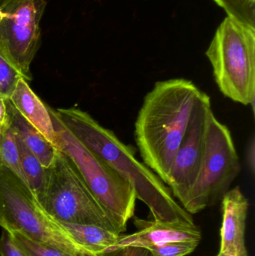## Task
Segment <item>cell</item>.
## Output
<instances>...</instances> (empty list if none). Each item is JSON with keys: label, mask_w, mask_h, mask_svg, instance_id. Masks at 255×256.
I'll return each instance as SVG.
<instances>
[{"label": "cell", "mask_w": 255, "mask_h": 256, "mask_svg": "<svg viewBox=\"0 0 255 256\" xmlns=\"http://www.w3.org/2000/svg\"><path fill=\"white\" fill-rule=\"evenodd\" d=\"M248 200L239 186L230 189L222 200L223 225L220 251L248 255L245 243Z\"/></svg>", "instance_id": "obj_11"}, {"label": "cell", "mask_w": 255, "mask_h": 256, "mask_svg": "<svg viewBox=\"0 0 255 256\" xmlns=\"http://www.w3.org/2000/svg\"><path fill=\"white\" fill-rule=\"evenodd\" d=\"M16 140L19 162L27 185L40 204L46 188V168L43 166L37 156L25 146L16 134Z\"/></svg>", "instance_id": "obj_15"}, {"label": "cell", "mask_w": 255, "mask_h": 256, "mask_svg": "<svg viewBox=\"0 0 255 256\" xmlns=\"http://www.w3.org/2000/svg\"><path fill=\"white\" fill-rule=\"evenodd\" d=\"M0 16H1V12H0Z\"/></svg>", "instance_id": "obj_26"}, {"label": "cell", "mask_w": 255, "mask_h": 256, "mask_svg": "<svg viewBox=\"0 0 255 256\" xmlns=\"http://www.w3.org/2000/svg\"><path fill=\"white\" fill-rule=\"evenodd\" d=\"M74 240L92 256H101L117 243L120 234L101 227L59 222Z\"/></svg>", "instance_id": "obj_14"}, {"label": "cell", "mask_w": 255, "mask_h": 256, "mask_svg": "<svg viewBox=\"0 0 255 256\" xmlns=\"http://www.w3.org/2000/svg\"><path fill=\"white\" fill-rule=\"evenodd\" d=\"M202 92L190 80L158 81L139 110L135 123L138 148L144 164L166 184Z\"/></svg>", "instance_id": "obj_2"}, {"label": "cell", "mask_w": 255, "mask_h": 256, "mask_svg": "<svg viewBox=\"0 0 255 256\" xmlns=\"http://www.w3.org/2000/svg\"><path fill=\"white\" fill-rule=\"evenodd\" d=\"M228 16L255 30V0H214Z\"/></svg>", "instance_id": "obj_17"}, {"label": "cell", "mask_w": 255, "mask_h": 256, "mask_svg": "<svg viewBox=\"0 0 255 256\" xmlns=\"http://www.w3.org/2000/svg\"><path fill=\"white\" fill-rule=\"evenodd\" d=\"M134 224L139 227V231L127 236L120 234L118 242L109 252L124 246L148 248L171 242H200L202 240V232L196 226H182L161 221L142 220L139 218H135Z\"/></svg>", "instance_id": "obj_10"}, {"label": "cell", "mask_w": 255, "mask_h": 256, "mask_svg": "<svg viewBox=\"0 0 255 256\" xmlns=\"http://www.w3.org/2000/svg\"><path fill=\"white\" fill-rule=\"evenodd\" d=\"M217 256H248V255H239V254H235V252L220 251Z\"/></svg>", "instance_id": "obj_25"}, {"label": "cell", "mask_w": 255, "mask_h": 256, "mask_svg": "<svg viewBox=\"0 0 255 256\" xmlns=\"http://www.w3.org/2000/svg\"><path fill=\"white\" fill-rule=\"evenodd\" d=\"M45 0H0V48L14 63L25 80L40 44V22Z\"/></svg>", "instance_id": "obj_8"}, {"label": "cell", "mask_w": 255, "mask_h": 256, "mask_svg": "<svg viewBox=\"0 0 255 256\" xmlns=\"http://www.w3.org/2000/svg\"><path fill=\"white\" fill-rule=\"evenodd\" d=\"M199 242H177L148 248L153 256H186L197 248Z\"/></svg>", "instance_id": "obj_20"}, {"label": "cell", "mask_w": 255, "mask_h": 256, "mask_svg": "<svg viewBox=\"0 0 255 256\" xmlns=\"http://www.w3.org/2000/svg\"><path fill=\"white\" fill-rule=\"evenodd\" d=\"M101 256H153V255L148 248L129 246L117 248Z\"/></svg>", "instance_id": "obj_22"}, {"label": "cell", "mask_w": 255, "mask_h": 256, "mask_svg": "<svg viewBox=\"0 0 255 256\" xmlns=\"http://www.w3.org/2000/svg\"><path fill=\"white\" fill-rule=\"evenodd\" d=\"M7 99L0 96V131L10 127V118L7 106Z\"/></svg>", "instance_id": "obj_23"}, {"label": "cell", "mask_w": 255, "mask_h": 256, "mask_svg": "<svg viewBox=\"0 0 255 256\" xmlns=\"http://www.w3.org/2000/svg\"><path fill=\"white\" fill-rule=\"evenodd\" d=\"M0 256H26L16 246L10 234L3 230L0 237Z\"/></svg>", "instance_id": "obj_21"}, {"label": "cell", "mask_w": 255, "mask_h": 256, "mask_svg": "<svg viewBox=\"0 0 255 256\" xmlns=\"http://www.w3.org/2000/svg\"><path fill=\"white\" fill-rule=\"evenodd\" d=\"M46 170L40 206L58 222L97 226L121 234V231L96 200L73 162L61 150Z\"/></svg>", "instance_id": "obj_6"}, {"label": "cell", "mask_w": 255, "mask_h": 256, "mask_svg": "<svg viewBox=\"0 0 255 256\" xmlns=\"http://www.w3.org/2000/svg\"><path fill=\"white\" fill-rule=\"evenodd\" d=\"M13 243L26 256H73L52 246L37 243L18 233H9Z\"/></svg>", "instance_id": "obj_19"}, {"label": "cell", "mask_w": 255, "mask_h": 256, "mask_svg": "<svg viewBox=\"0 0 255 256\" xmlns=\"http://www.w3.org/2000/svg\"><path fill=\"white\" fill-rule=\"evenodd\" d=\"M8 100L29 124L58 149L49 108L39 98L24 78L19 80Z\"/></svg>", "instance_id": "obj_12"}, {"label": "cell", "mask_w": 255, "mask_h": 256, "mask_svg": "<svg viewBox=\"0 0 255 256\" xmlns=\"http://www.w3.org/2000/svg\"><path fill=\"white\" fill-rule=\"evenodd\" d=\"M212 112L211 98L202 92L193 108L167 184L173 197L178 198L181 204L199 177L205 158L208 124Z\"/></svg>", "instance_id": "obj_9"}, {"label": "cell", "mask_w": 255, "mask_h": 256, "mask_svg": "<svg viewBox=\"0 0 255 256\" xmlns=\"http://www.w3.org/2000/svg\"><path fill=\"white\" fill-rule=\"evenodd\" d=\"M7 106L10 115V126L15 134L37 156L43 166L49 168L55 160L58 149L55 148L36 128L19 114L8 99L7 100Z\"/></svg>", "instance_id": "obj_13"}, {"label": "cell", "mask_w": 255, "mask_h": 256, "mask_svg": "<svg viewBox=\"0 0 255 256\" xmlns=\"http://www.w3.org/2000/svg\"><path fill=\"white\" fill-rule=\"evenodd\" d=\"M21 78L25 79L13 61L0 48V96L9 99Z\"/></svg>", "instance_id": "obj_18"}, {"label": "cell", "mask_w": 255, "mask_h": 256, "mask_svg": "<svg viewBox=\"0 0 255 256\" xmlns=\"http://www.w3.org/2000/svg\"><path fill=\"white\" fill-rule=\"evenodd\" d=\"M0 227L73 256H92L43 208L28 185L0 165Z\"/></svg>", "instance_id": "obj_3"}, {"label": "cell", "mask_w": 255, "mask_h": 256, "mask_svg": "<svg viewBox=\"0 0 255 256\" xmlns=\"http://www.w3.org/2000/svg\"><path fill=\"white\" fill-rule=\"evenodd\" d=\"M0 165L11 170L26 184L19 162L16 134L11 126L0 131Z\"/></svg>", "instance_id": "obj_16"}, {"label": "cell", "mask_w": 255, "mask_h": 256, "mask_svg": "<svg viewBox=\"0 0 255 256\" xmlns=\"http://www.w3.org/2000/svg\"><path fill=\"white\" fill-rule=\"evenodd\" d=\"M49 112L58 150L71 160L108 216L124 232L127 222L134 216L137 198L133 186L80 142L61 122L55 110L49 108Z\"/></svg>", "instance_id": "obj_4"}, {"label": "cell", "mask_w": 255, "mask_h": 256, "mask_svg": "<svg viewBox=\"0 0 255 256\" xmlns=\"http://www.w3.org/2000/svg\"><path fill=\"white\" fill-rule=\"evenodd\" d=\"M255 140L254 138L252 140L251 142H250V146H248V149H247V162H248L249 166H250V170L253 172V174L255 172Z\"/></svg>", "instance_id": "obj_24"}, {"label": "cell", "mask_w": 255, "mask_h": 256, "mask_svg": "<svg viewBox=\"0 0 255 256\" xmlns=\"http://www.w3.org/2000/svg\"><path fill=\"white\" fill-rule=\"evenodd\" d=\"M223 96L255 112V30L227 18L206 51Z\"/></svg>", "instance_id": "obj_5"}, {"label": "cell", "mask_w": 255, "mask_h": 256, "mask_svg": "<svg viewBox=\"0 0 255 256\" xmlns=\"http://www.w3.org/2000/svg\"><path fill=\"white\" fill-rule=\"evenodd\" d=\"M241 168L230 130L213 112L202 168L194 186L181 204L183 208L194 214L222 201L239 176Z\"/></svg>", "instance_id": "obj_7"}, {"label": "cell", "mask_w": 255, "mask_h": 256, "mask_svg": "<svg viewBox=\"0 0 255 256\" xmlns=\"http://www.w3.org/2000/svg\"><path fill=\"white\" fill-rule=\"evenodd\" d=\"M55 112L80 142L133 186L136 198L149 208L154 220L196 226L191 214L175 201L166 184L138 160L134 149L123 143L113 131L100 126L88 112L78 108H61Z\"/></svg>", "instance_id": "obj_1"}]
</instances>
